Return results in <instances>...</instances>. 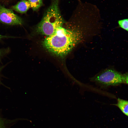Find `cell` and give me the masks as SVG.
Returning a JSON list of instances; mask_svg holds the SVG:
<instances>
[{
	"mask_svg": "<svg viewBox=\"0 0 128 128\" xmlns=\"http://www.w3.org/2000/svg\"><path fill=\"white\" fill-rule=\"evenodd\" d=\"M59 6V0H55L45 12L36 30L39 34L48 36L64 23Z\"/></svg>",
	"mask_w": 128,
	"mask_h": 128,
	"instance_id": "7a4b0ae2",
	"label": "cell"
},
{
	"mask_svg": "<svg viewBox=\"0 0 128 128\" xmlns=\"http://www.w3.org/2000/svg\"><path fill=\"white\" fill-rule=\"evenodd\" d=\"M64 24L52 34L47 36L42 42L43 47L48 52L61 58L68 54L82 37L81 31L65 27Z\"/></svg>",
	"mask_w": 128,
	"mask_h": 128,
	"instance_id": "6da1fadb",
	"label": "cell"
},
{
	"mask_svg": "<svg viewBox=\"0 0 128 128\" xmlns=\"http://www.w3.org/2000/svg\"><path fill=\"white\" fill-rule=\"evenodd\" d=\"M30 8L28 0H22L12 7V9L21 13H25Z\"/></svg>",
	"mask_w": 128,
	"mask_h": 128,
	"instance_id": "5b68a950",
	"label": "cell"
},
{
	"mask_svg": "<svg viewBox=\"0 0 128 128\" xmlns=\"http://www.w3.org/2000/svg\"><path fill=\"white\" fill-rule=\"evenodd\" d=\"M124 79V83L128 85V73L123 75Z\"/></svg>",
	"mask_w": 128,
	"mask_h": 128,
	"instance_id": "9c48e42d",
	"label": "cell"
},
{
	"mask_svg": "<svg viewBox=\"0 0 128 128\" xmlns=\"http://www.w3.org/2000/svg\"><path fill=\"white\" fill-rule=\"evenodd\" d=\"M30 8L34 11L38 9L43 5L42 0H28Z\"/></svg>",
	"mask_w": 128,
	"mask_h": 128,
	"instance_id": "52a82bcc",
	"label": "cell"
},
{
	"mask_svg": "<svg viewBox=\"0 0 128 128\" xmlns=\"http://www.w3.org/2000/svg\"><path fill=\"white\" fill-rule=\"evenodd\" d=\"M2 68H0V71L2 69Z\"/></svg>",
	"mask_w": 128,
	"mask_h": 128,
	"instance_id": "7c38bea8",
	"label": "cell"
},
{
	"mask_svg": "<svg viewBox=\"0 0 128 128\" xmlns=\"http://www.w3.org/2000/svg\"><path fill=\"white\" fill-rule=\"evenodd\" d=\"M118 23L120 27L128 32V19L119 20Z\"/></svg>",
	"mask_w": 128,
	"mask_h": 128,
	"instance_id": "ba28073f",
	"label": "cell"
},
{
	"mask_svg": "<svg viewBox=\"0 0 128 128\" xmlns=\"http://www.w3.org/2000/svg\"><path fill=\"white\" fill-rule=\"evenodd\" d=\"M91 79V81L105 87L116 86L124 83L123 75L112 68L104 70Z\"/></svg>",
	"mask_w": 128,
	"mask_h": 128,
	"instance_id": "3957f363",
	"label": "cell"
},
{
	"mask_svg": "<svg viewBox=\"0 0 128 128\" xmlns=\"http://www.w3.org/2000/svg\"><path fill=\"white\" fill-rule=\"evenodd\" d=\"M0 22L10 25H21L23 23L22 19L15 14L12 10L7 9L1 5Z\"/></svg>",
	"mask_w": 128,
	"mask_h": 128,
	"instance_id": "277c9868",
	"label": "cell"
},
{
	"mask_svg": "<svg viewBox=\"0 0 128 128\" xmlns=\"http://www.w3.org/2000/svg\"><path fill=\"white\" fill-rule=\"evenodd\" d=\"M114 105L119 108L124 114L128 116V101L118 98L117 103Z\"/></svg>",
	"mask_w": 128,
	"mask_h": 128,
	"instance_id": "8992f818",
	"label": "cell"
},
{
	"mask_svg": "<svg viewBox=\"0 0 128 128\" xmlns=\"http://www.w3.org/2000/svg\"><path fill=\"white\" fill-rule=\"evenodd\" d=\"M8 37H8V36L2 35L0 34V39L1 38H7Z\"/></svg>",
	"mask_w": 128,
	"mask_h": 128,
	"instance_id": "30bf717a",
	"label": "cell"
},
{
	"mask_svg": "<svg viewBox=\"0 0 128 128\" xmlns=\"http://www.w3.org/2000/svg\"><path fill=\"white\" fill-rule=\"evenodd\" d=\"M2 51H1L0 50V57L1 56V54H2Z\"/></svg>",
	"mask_w": 128,
	"mask_h": 128,
	"instance_id": "8fae6325",
	"label": "cell"
}]
</instances>
